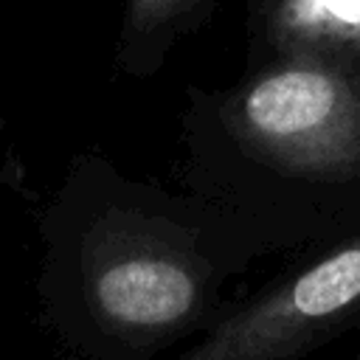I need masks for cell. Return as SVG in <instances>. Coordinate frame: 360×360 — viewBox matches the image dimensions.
I'll use <instances>...</instances> for the list:
<instances>
[{
	"mask_svg": "<svg viewBox=\"0 0 360 360\" xmlns=\"http://www.w3.org/2000/svg\"><path fill=\"white\" fill-rule=\"evenodd\" d=\"M90 312L115 338H169L202 307L205 264L180 239L141 222H101L84 253Z\"/></svg>",
	"mask_w": 360,
	"mask_h": 360,
	"instance_id": "cell-2",
	"label": "cell"
},
{
	"mask_svg": "<svg viewBox=\"0 0 360 360\" xmlns=\"http://www.w3.org/2000/svg\"><path fill=\"white\" fill-rule=\"evenodd\" d=\"M191 0H132L127 17L129 37H152L160 34L169 22H174Z\"/></svg>",
	"mask_w": 360,
	"mask_h": 360,
	"instance_id": "cell-4",
	"label": "cell"
},
{
	"mask_svg": "<svg viewBox=\"0 0 360 360\" xmlns=\"http://www.w3.org/2000/svg\"><path fill=\"white\" fill-rule=\"evenodd\" d=\"M360 321V233L250 301L180 360H295Z\"/></svg>",
	"mask_w": 360,
	"mask_h": 360,
	"instance_id": "cell-3",
	"label": "cell"
},
{
	"mask_svg": "<svg viewBox=\"0 0 360 360\" xmlns=\"http://www.w3.org/2000/svg\"><path fill=\"white\" fill-rule=\"evenodd\" d=\"M233 129L264 160L309 180L360 174V68L329 51H295L233 104Z\"/></svg>",
	"mask_w": 360,
	"mask_h": 360,
	"instance_id": "cell-1",
	"label": "cell"
}]
</instances>
